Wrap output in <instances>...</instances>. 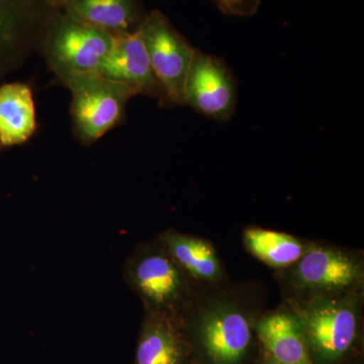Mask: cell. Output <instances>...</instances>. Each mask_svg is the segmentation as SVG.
<instances>
[{
	"label": "cell",
	"mask_w": 364,
	"mask_h": 364,
	"mask_svg": "<svg viewBox=\"0 0 364 364\" xmlns=\"http://www.w3.org/2000/svg\"><path fill=\"white\" fill-rule=\"evenodd\" d=\"M114 35L88 25L66 11L53 16L40 42L60 82L79 74L98 73Z\"/></svg>",
	"instance_id": "1"
},
{
	"label": "cell",
	"mask_w": 364,
	"mask_h": 364,
	"mask_svg": "<svg viewBox=\"0 0 364 364\" xmlns=\"http://www.w3.org/2000/svg\"><path fill=\"white\" fill-rule=\"evenodd\" d=\"M70 91L74 134L88 146L123 122L133 91L100 73L79 74L62 81Z\"/></svg>",
	"instance_id": "2"
},
{
	"label": "cell",
	"mask_w": 364,
	"mask_h": 364,
	"mask_svg": "<svg viewBox=\"0 0 364 364\" xmlns=\"http://www.w3.org/2000/svg\"><path fill=\"white\" fill-rule=\"evenodd\" d=\"M138 31L167 107L182 105L184 85L196 48L158 9L147 14Z\"/></svg>",
	"instance_id": "3"
},
{
	"label": "cell",
	"mask_w": 364,
	"mask_h": 364,
	"mask_svg": "<svg viewBox=\"0 0 364 364\" xmlns=\"http://www.w3.org/2000/svg\"><path fill=\"white\" fill-rule=\"evenodd\" d=\"M314 364H336L358 336V315L347 301L320 299L296 314Z\"/></svg>",
	"instance_id": "4"
},
{
	"label": "cell",
	"mask_w": 364,
	"mask_h": 364,
	"mask_svg": "<svg viewBox=\"0 0 364 364\" xmlns=\"http://www.w3.org/2000/svg\"><path fill=\"white\" fill-rule=\"evenodd\" d=\"M182 105L217 122H228L237 105L233 73L223 60L196 49L183 88Z\"/></svg>",
	"instance_id": "5"
},
{
	"label": "cell",
	"mask_w": 364,
	"mask_h": 364,
	"mask_svg": "<svg viewBox=\"0 0 364 364\" xmlns=\"http://www.w3.org/2000/svg\"><path fill=\"white\" fill-rule=\"evenodd\" d=\"M124 279L154 313L173 308L186 289L181 268L164 247L134 254L124 267Z\"/></svg>",
	"instance_id": "6"
},
{
	"label": "cell",
	"mask_w": 364,
	"mask_h": 364,
	"mask_svg": "<svg viewBox=\"0 0 364 364\" xmlns=\"http://www.w3.org/2000/svg\"><path fill=\"white\" fill-rule=\"evenodd\" d=\"M65 0H0V71L14 64L18 54L40 41Z\"/></svg>",
	"instance_id": "7"
},
{
	"label": "cell",
	"mask_w": 364,
	"mask_h": 364,
	"mask_svg": "<svg viewBox=\"0 0 364 364\" xmlns=\"http://www.w3.org/2000/svg\"><path fill=\"white\" fill-rule=\"evenodd\" d=\"M196 338L208 364H241L250 346L251 327L238 309L215 306L200 316Z\"/></svg>",
	"instance_id": "8"
},
{
	"label": "cell",
	"mask_w": 364,
	"mask_h": 364,
	"mask_svg": "<svg viewBox=\"0 0 364 364\" xmlns=\"http://www.w3.org/2000/svg\"><path fill=\"white\" fill-rule=\"evenodd\" d=\"M98 73L126 86L136 95L156 98L167 107L166 98L151 66L149 56L140 33L114 35L111 49Z\"/></svg>",
	"instance_id": "9"
},
{
	"label": "cell",
	"mask_w": 364,
	"mask_h": 364,
	"mask_svg": "<svg viewBox=\"0 0 364 364\" xmlns=\"http://www.w3.org/2000/svg\"><path fill=\"white\" fill-rule=\"evenodd\" d=\"M361 279L363 267L358 260L331 248L306 251L294 272V284L311 293H342L355 287Z\"/></svg>",
	"instance_id": "10"
},
{
	"label": "cell",
	"mask_w": 364,
	"mask_h": 364,
	"mask_svg": "<svg viewBox=\"0 0 364 364\" xmlns=\"http://www.w3.org/2000/svg\"><path fill=\"white\" fill-rule=\"evenodd\" d=\"M37 130L32 88L23 82L0 85V149L28 142Z\"/></svg>",
	"instance_id": "11"
},
{
	"label": "cell",
	"mask_w": 364,
	"mask_h": 364,
	"mask_svg": "<svg viewBox=\"0 0 364 364\" xmlns=\"http://www.w3.org/2000/svg\"><path fill=\"white\" fill-rule=\"evenodd\" d=\"M62 11L112 35L136 32L147 16L140 0H65Z\"/></svg>",
	"instance_id": "12"
},
{
	"label": "cell",
	"mask_w": 364,
	"mask_h": 364,
	"mask_svg": "<svg viewBox=\"0 0 364 364\" xmlns=\"http://www.w3.org/2000/svg\"><path fill=\"white\" fill-rule=\"evenodd\" d=\"M258 338L269 355L280 364H314L298 316L279 312L261 318Z\"/></svg>",
	"instance_id": "13"
},
{
	"label": "cell",
	"mask_w": 364,
	"mask_h": 364,
	"mask_svg": "<svg viewBox=\"0 0 364 364\" xmlns=\"http://www.w3.org/2000/svg\"><path fill=\"white\" fill-rule=\"evenodd\" d=\"M188 345L164 314L151 312L144 321L133 364H186Z\"/></svg>",
	"instance_id": "14"
},
{
	"label": "cell",
	"mask_w": 364,
	"mask_h": 364,
	"mask_svg": "<svg viewBox=\"0 0 364 364\" xmlns=\"http://www.w3.org/2000/svg\"><path fill=\"white\" fill-rule=\"evenodd\" d=\"M163 245L181 269L203 280H215L221 274L219 260L212 246L202 239L169 232Z\"/></svg>",
	"instance_id": "15"
},
{
	"label": "cell",
	"mask_w": 364,
	"mask_h": 364,
	"mask_svg": "<svg viewBox=\"0 0 364 364\" xmlns=\"http://www.w3.org/2000/svg\"><path fill=\"white\" fill-rule=\"evenodd\" d=\"M244 239L250 252L270 267H289L306 252L298 239L269 230L251 228L246 230Z\"/></svg>",
	"instance_id": "16"
},
{
	"label": "cell",
	"mask_w": 364,
	"mask_h": 364,
	"mask_svg": "<svg viewBox=\"0 0 364 364\" xmlns=\"http://www.w3.org/2000/svg\"><path fill=\"white\" fill-rule=\"evenodd\" d=\"M223 14L227 16H250L259 9L261 0H210Z\"/></svg>",
	"instance_id": "17"
},
{
	"label": "cell",
	"mask_w": 364,
	"mask_h": 364,
	"mask_svg": "<svg viewBox=\"0 0 364 364\" xmlns=\"http://www.w3.org/2000/svg\"><path fill=\"white\" fill-rule=\"evenodd\" d=\"M261 364H280V363H277V360H274V359H273L272 358V356H270V358H268L267 359V360L263 361V363Z\"/></svg>",
	"instance_id": "18"
}]
</instances>
